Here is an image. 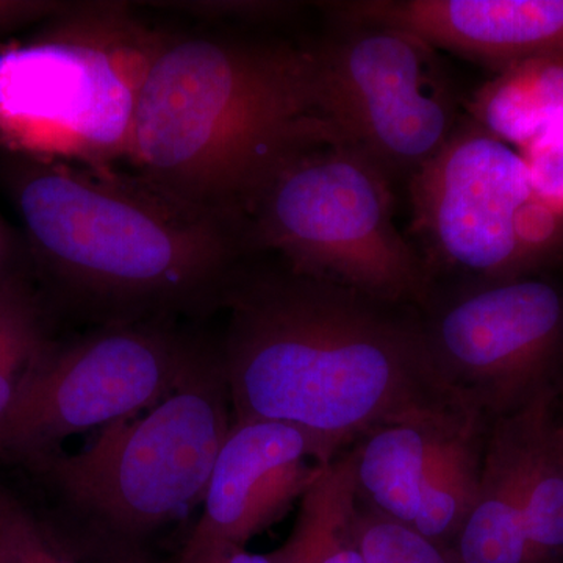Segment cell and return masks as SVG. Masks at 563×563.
<instances>
[{
    "instance_id": "obj_26",
    "label": "cell",
    "mask_w": 563,
    "mask_h": 563,
    "mask_svg": "<svg viewBox=\"0 0 563 563\" xmlns=\"http://www.w3.org/2000/svg\"><path fill=\"white\" fill-rule=\"evenodd\" d=\"M559 413H561V420L563 422V396L559 398Z\"/></svg>"
},
{
    "instance_id": "obj_3",
    "label": "cell",
    "mask_w": 563,
    "mask_h": 563,
    "mask_svg": "<svg viewBox=\"0 0 563 563\" xmlns=\"http://www.w3.org/2000/svg\"><path fill=\"white\" fill-rule=\"evenodd\" d=\"M11 187L40 257L111 322L221 307L247 254L239 224L136 172L21 158Z\"/></svg>"
},
{
    "instance_id": "obj_9",
    "label": "cell",
    "mask_w": 563,
    "mask_h": 563,
    "mask_svg": "<svg viewBox=\"0 0 563 563\" xmlns=\"http://www.w3.org/2000/svg\"><path fill=\"white\" fill-rule=\"evenodd\" d=\"M312 51L325 120L393 184L412 179L463 120L439 51L412 33L336 22Z\"/></svg>"
},
{
    "instance_id": "obj_25",
    "label": "cell",
    "mask_w": 563,
    "mask_h": 563,
    "mask_svg": "<svg viewBox=\"0 0 563 563\" xmlns=\"http://www.w3.org/2000/svg\"><path fill=\"white\" fill-rule=\"evenodd\" d=\"M101 563H161L150 561V559L140 558L136 554H125L118 551V553H106L99 558Z\"/></svg>"
},
{
    "instance_id": "obj_10",
    "label": "cell",
    "mask_w": 563,
    "mask_h": 563,
    "mask_svg": "<svg viewBox=\"0 0 563 563\" xmlns=\"http://www.w3.org/2000/svg\"><path fill=\"white\" fill-rule=\"evenodd\" d=\"M418 312L444 379L488 421L563 396V288L554 282L433 279Z\"/></svg>"
},
{
    "instance_id": "obj_20",
    "label": "cell",
    "mask_w": 563,
    "mask_h": 563,
    "mask_svg": "<svg viewBox=\"0 0 563 563\" xmlns=\"http://www.w3.org/2000/svg\"><path fill=\"white\" fill-rule=\"evenodd\" d=\"M533 195L563 217V121L518 150Z\"/></svg>"
},
{
    "instance_id": "obj_2",
    "label": "cell",
    "mask_w": 563,
    "mask_h": 563,
    "mask_svg": "<svg viewBox=\"0 0 563 563\" xmlns=\"http://www.w3.org/2000/svg\"><path fill=\"white\" fill-rule=\"evenodd\" d=\"M333 132L312 46L172 35L141 88L128 162L240 228L274 169Z\"/></svg>"
},
{
    "instance_id": "obj_13",
    "label": "cell",
    "mask_w": 563,
    "mask_h": 563,
    "mask_svg": "<svg viewBox=\"0 0 563 563\" xmlns=\"http://www.w3.org/2000/svg\"><path fill=\"white\" fill-rule=\"evenodd\" d=\"M324 470L298 429L276 421H232L192 536L246 547L301 501Z\"/></svg>"
},
{
    "instance_id": "obj_14",
    "label": "cell",
    "mask_w": 563,
    "mask_h": 563,
    "mask_svg": "<svg viewBox=\"0 0 563 563\" xmlns=\"http://www.w3.org/2000/svg\"><path fill=\"white\" fill-rule=\"evenodd\" d=\"M529 407L488 424L479 490L451 547L459 563H533L521 503Z\"/></svg>"
},
{
    "instance_id": "obj_21",
    "label": "cell",
    "mask_w": 563,
    "mask_h": 563,
    "mask_svg": "<svg viewBox=\"0 0 563 563\" xmlns=\"http://www.w3.org/2000/svg\"><path fill=\"white\" fill-rule=\"evenodd\" d=\"M172 9L184 11L206 21L274 22L285 20L298 3L279 0H201V2H174Z\"/></svg>"
},
{
    "instance_id": "obj_5",
    "label": "cell",
    "mask_w": 563,
    "mask_h": 563,
    "mask_svg": "<svg viewBox=\"0 0 563 563\" xmlns=\"http://www.w3.org/2000/svg\"><path fill=\"white\" fill-rule=\"evenodd\" d=\"M393 181L333 132L277 166L240 218L244 246L296 272L415 309L433 279L395 224Z\"/></svg>"
},
{
    "instance_id": "obj_11",
    "label": "cell",
    "mask_w": 563,
    "mask_h": 563,
    "mask_svg": "<svg viewBox=\"0 0 563 563\" xmlns=\"http://www.w3.org/2000/svg\"><path fill=\"white\" fill-rule=\"evenodd\" d=\"M488 424L477 417L369 433L347 451L358 503L451 550L479 490Z\"/></svg>"
},
{
    "instance_id": "obj_22",
    "label": "cell",
    "mask_w": 563,
    "mask_h": 563,
    "mask_svg": "<svg viewBox=\"0 0 563 563\" xmlns=\"http://www.w3.org/2000/svg\"><path fill=\"white\" fill-rule=\"evenodd\" d=\"M176 563H274L268 554H254L246 547L218 537L191 536Z\"/></svg>"
},
{
    "instance_id": "obj_24",
    "label": "cell",
    "mask_w": 563,
    "mask_h": 563,
    "mask_svg": "<svg viewBox=\"0 0 563 563\" xmlns=\"http://www.w3.org/2000/svg\"><path fill=\"white\" fill-rule=\"evenodd\" d=\"M11 258H13V240H11L9 229L0 220V287L11 280Z\"/></svg>"
},
{
    "instance_id": "obj_7",
    "label": "cell",
    "mask_w": 563,
    "mask_h": 563,
    "mask_svg": "<svg viewBox=\"0 0 563 563\" xmlns=\"http://www.w3.org/2000/svg\"><path fill=\"white\" fill-rule=\"evenodd\" d=\"M409 191L432 279L537 276L561 247L563 217L533 195L518 152L470 118L413 174Z\"/></svg>"
},
{
    "instance_id": "obj_6",
    "label": "cell",
    "mask_w": 563,
    "mask_h": 563,
    "mask_svg": "<svg viewBox=\"0 0 563 563\" xmlns=\"http://www.w3.org/2000/svg\"><path fill=\"white\" fill-rule=\"evenodd\" d=\"M135 417L107 426L87 450L32 463L70 507L120 539L157 531L206 498L232 426L220 347L206 344L176 387Z\"/></svg>"
},
{
    "instance_id": "obj_8",
    "label": "cell",
    "mask_w": 563,
    "mask_h": 563,
    "mask_svg": "<svg viewBox=\"0 0 563 563\" xmlns=\"http://www.w3.org/2000/svg\"><path fill=\"white\" fill-rule=\"evenodd\" d=\"M206 344L166 320L109 322L76 342L47 343L0 422V455L32 465L76 433L151 409Z\"/></svg>"
},
{
    "instance_id": "obj_23",
    "label": "cell",
    "mask_w": 563,
    "mask_h": 563,
    "mask_svg": "<svg viewBox=\"0 0 563 563\" xmlns=\"http://www.w3.org/2000/svg\"><path fill=\"white\" fill-rule=\"evenodd\" d=\"M57 2H0V33L24 27L35 21H47L60 10Z\"/></svg>"
},
{
    "instance_id": "obj_19",
    "label": "cell",
    "mask_w": 563,
    "mask_h": 563,
    "mask_svg": "<svg viewBox=\"0 0 563 563\" xmlns=\"http://www.w3.org/2000/svg\"><path fill=\"white\" fill-rule=\"evenodd\" d=\"M0 563L80 562L35 515L0 496Z\"/></svg>"
},
{
    "instance_id": "obj_18",
    "label": "cell",
    "mask_w": 563,
    "mask_h": 563,
    "mask_svg": "<svg viewBox=\"0 0 563 563\" xmlns=\"http://www.w3.org/2000/svg\"><path fill=\"white\" fill-rule=\"evenodd\" d=\"M358 501V499H357ZM357 533L366 563H459L440 547L358 503Z\"/></svg>"
},
{
    "instance_id": "obj_15",
    "label": "cell",
    "mask_w": 563,
    "mask_h": 563,
    "mask_svg": "<svg viewBox=\"0 0 563 563\" xmlns=\"http://www.w3.org/2000/svg\"><path fill=\"white\" fill-rule=\"evenodd\" d=\"M468 118L517 150L563 121V57L531 58L474 92Z\"/></svg>"
},
{
    "instance_id": "obj_4",
    "label": "cell",
    "mask_w": 563,
    "mask_h": 563,
    "mask_svg": "<svg viewBox=\"0 0 563 563\" xmlns=\"http://www.w3.org/2000/svg\"><path fill=\"white\" fill-rule=\"evenodd\" d=\"M169 36L124 2L63 3L0 49V150L95 168L129 161L141 88Z\"/></svg>"
},
{
    "instance_id": "obj_17",
    "label": "cell",
    "mask_w": 563,
    "mask_h": 563,
    "mask_svg": "<svg viewBox=\"0 0 563 563\" xmlns=\"http://www.w3.org/2000/svg\"><path fill=\"white\" fill-rule=\"evenodd\" d=\"M47 343L32 296L18 282H7L0 287V422Z\"/></svg>"
},
{
    "instance_id": "obj_12",
    "label": "cell",
    "mask_w": 563,
    "mask_h": 563,
    "mask_svg": "<svg viewBox=\"0 0 563 563\" xmlns=\"http://www.w3.org/2000/svg\"><path fill=\"white\" fill-rule=\"evenodd\" d=\"M324 7L339 24L399 29L496 73L531 58L563 57V0H347Z\"/></svg>"
},
{
    "instance_id": "obj_16",
    "label": "cell",
    "mask_w": 563,
    "mask_h": 563,
    "mask_svg": "<svg viewBox=\"0 0 563 563\" xmlns=\"http://www.w3.org/2000/svg\"><path fill=\"white\" fill-rule=\"evenodd\" d=\"M357 493L350 454L325 466L302 496L287 542L268 553L274 563H366L357 533Z\"/></svg>"
},
{
    "instance_id": "obj_27",
    "label": "cell",
    "mask_w": 563,
    "mask_h": 563,
    "mask_svg": "<svg viewBox=\"0 0 563 563\" xmlns=\"http://www.w3.org/2000/svg\"><path fill=\"white\" fill-rule=\"evenodd\" d=\"M562 421V420H561ZM562 426H563V422H562Z\"/></svg>"
},
{
    "instance_id": "obj_1",
    "label": "cell",
    "mask_w": 563,
    "mask_h": 563,
    "mask_svg": "<svg viewBox=\"0 0 563 563\" xmlns=\"http://www.w3.org/2000/svg\"><path fill=\"white\" fill-rule=\"evenodd\" d=\"M221 307L232 421L291 426L322 466L388 426L484 417L444 379L412 306L280 262L240 266Z\"/></svg>"
}]
</instances>
